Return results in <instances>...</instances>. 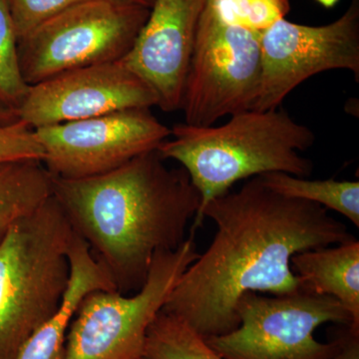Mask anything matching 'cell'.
<instances>
[{
    "label": "cell",
    "instance_id": "cell-1",
    "mask_svg": "<svg viewBox=\"0 0 359 359\" xmlns=\"http://www.w3.org/2000/svg\"><path fill=\"white\" fill-rule=\"evenodd\" d=\"M205 218L216 226L215 237L184 271L162 309L205 339L238 327L236 309L245 292L283 295L301 290L292 268L295 254L354 238L327 209L280 195L261 176L210 201L198 228Z\"/></svg>",
    "mask_w": 359,
    "mask_h": 359
},
{
    "label": "cell",
    "instance_id": "cell-2",
    "mask_svg": "<svg viewBox=\"0 0 359 359\" xmlns=\"http://www.w3.org/2000/svg\"><path fill=\"white\" fill-rule=\"evenodd\" d=\"M165 161L154 150L107 173L51 176L52 196L71 228L122 294L143 287L156 255L186 240L200 210V193L186 170Z\"/></svg>",
    "mask_w": 359,
    "mask_h": 359
},
{
    "label": "cell",
    "instance_id": "cell-3",
    "mask_svg": "<svg viewBox=\"0 0 359 359\" xmlns=\"http://www.w3.org/2000/svg\"><path fill=\"white\" fill-rule=\"evenodd\" d=\"M170 137L158 151L165 160L180 163L201 196L192 233L205 205L241 180L276 172L308 178L313 171V162L299 152L313 146L316 135L278 108L245 111L221 126L180 123Z\"/></svg>",
    "mask_w": 359,
    "mask_h": 359
},
{
    "label": "cell",
    "instance_id": "cell-4",
    "mask_svg": "<svg viewBox=\"0 0 359 359\" xmlns=\"http://www.w3.org/2000/svg\"><path fill=\"white\" fill-rule=\"evenodd\" d=\"M53 196L16 222L0 242V359L23 344L62 304L74 238Z\"/></svg>",
    "mask_w": 359,
    "mask_h": 359
},
{
    "label": "cell",
    "instance_id": "cell-5",
    "mask_svg": "<svg viewBox=\"0 0 359 359\" xmlns=\"http://www.w3.org/2000/svg\"><path fill=\"white\" fill-rule=\"evenodd\" d=\"M195 235L176 250L158 252L138 292L94 290L85 295L71 321L62 359H142L149 327L199 257Z\"/></svg>",
    "mask_w": 359,
    "mask_h": 359
},
{
    "label": "cell",
    "instance_id": "cell-6",
    "mask_svg": "<svg viewBox=\"0 0 359 359\" xmlns=\"http://www.w3.org/2000/svg\"><path fill=\"white\" fill-rule=\"evenodd\" d=\"M150 8L110 0H84L45 21L18 40L26 83L78 68L124 58L147 20Z\"/></svg>",
    "mask_w": 359,
    "mask_h": 359
},
{
    "label": "cell",
    "instance_id": "cell-7",
    "mask_svg": "<svg viewBox=\"0 0 359 359\" xmlns=\"http://www.w3.org/2000/svg\"><path fill=\"white\" fill-rule=\"evenodd\" d=\"M235 330L205 341L224 359H332L344 337L321 342L314 332L325 323L353 327V318L334 297L301 290L294 294L245 292L237 304Z\"/></svg>",
    "mask_w": 359,
    "mask_h": 359
},
{
    "label": "cell",
    "instance_id": "cell-8",
    "mask_svg": "<svg viewBox=\"0 0 359 359\" xmlns=\"http://www.w3.org/2000/svg\"><path fill=\"white\" fill-rule=\"evenodd\" d=\"M262 78L261 33L224 22L208 4L184 85L185 123L212 126L252 109Z\"/></svg>",
    "mask_w": 359,
    "mask_h": 359
},
{
    "label": "cell",
    "instance_id": "cell-9",
    "mask_svg": "<svg viewBox=\"0 0 359 359\" xmlns=\"http://www.w3.org/2000/svg\"><path fill=\"white\" fill-rule=\"evenodd\" d=\"M262 78L252 110L280 107L313 75L344 69L359 81V0L334 22L297 25L283 18L261 33Z\"/></svg>",
    "mask_w": 359,
    "mask_h": 359
},
{
    "label": "cell",
    "instance_id": "cell-10",
    "mask_svg": "<svg viewBox=\"0 0 359 359\" xmlns=\"http://www.w3.org/2000/svg\"><path fill=\"white\" fill-rule=\"evenodd\" d=\"M48 173L81 179L112 171L137 156L158 150L171 136L150 109H127L34 129Z\"/></svg>",
    "mask_w": 359,
    "mask_h": 359
},
{
    "label": "cell",
    "instance_id": "cell-11",
    "mask_svg": "<svg viewBox=\"0 0 359 359\" xmlns=\"http://www.w3.org/2000/svg\"><path fill=\"white\" fill-rule=\"evenodd\" d=\"M158 106L153 89L122 60L61 73L30 86L18 117L32 129Z\"/></svg>",
    "mask_w": 359,
    "mask_h": 359
},
{
    "label": "cell",
    "instance_id": "cell-12",
    "mask_svg": "<svg viewBox=\"0 0 359 359\" xmlns=\"http://www.w3.org/2000/svg\"><path fill=\"white\" fill-rule=\"evenodd\" d=\"M210 0H154L129 53L121 59L155 92L164 112L181 110L198 26Z\"/></svg>",
    "mask_w": 359,
    "mask_h": 359
},
{
    "label": "cell",
    "instance_id": "cell-13",
    "mask_svg": "<svg viewBox=\"0 0 359 359\" xmlns=\"http://www.w3.org/2000/svg\"><path fill=\"white\" fill-rule=\"evenodd\" d=\"M68 257L69 283L60 308L26 340L16 359H62L71 321L85 295L94 290H116L109 276L76 233Z\"/></svg>",
    "mask_w": 359,
    "mask_h": 359
},
{
    "label": "cell",
    "instance_id": "cell-14",
    "mask_svg": "<svg viewBox=\"0 0 359 359\" xmlns=\"http://www.w3.org/2000/svg\"><path fill=\"white\" fill-rule=\"evenodd\" d=\"M292 268L302 290L334 297L351 313V327L359 330V242L355 238L297 252Z\"/></svg>",
    "mask_w": 359,
    "mask_h": 359
},
{
    "label": "cell",
    "instance_id": "cell-15",
    "mask_svg": "<svg viewBox=\"0 0 359 359\" xmlns=\"http://www.w3.org/2000/svg\"><path fill=\"white\" fill-rule=\"evenodd\" d=\"M52 195V177L41 161L0 164V242L16 222Z\"/></svg>",
    "mask_w": 359,
    "mask_h": 359
},
{
    "label": "cell",
    "instance_id": "cell-16",
    "mask_svg": "<svg viewBox=\"0 0 359 359\" xmlns=\"http://www.w3.org/2000/svg\"><path fill=\"white\" fill-rule=\"evenodd\" d=\"M264 184L287 197L309 201L339 212L358 228L359 182L309 180L287 173L261 175Z\"/></svg>",
    "mask_w": 359,
    "mask_h": 359
},
{
    "label": "cell",
    "instance_id": "cell-17",
    "mask_svg": "<svg viewBox=\"0 0 359 359\" xmlns=\"http://www.w3.org/2000/svg\"><path fill=\"white\" fill-rule=\"evenodd\" d=\"M142 359H224L186 321L161 311L149 327Z\"/></svg>",
    "mask_w": 359,
    "mask_h": 359
},
{
    "label": "cell",
    "instance_id": "cell-18",
    "mask_svg": "<svg viewBox=\"0 0 359 359\" xmlns=\"http://www.w3.org/2000/svg\"><path fill=\"white\" fill-rule=\"evenodd\" d=\"M30 86L23 79L18 39L6 0H0V104L18 112Z\"/></svg>",
    "mask_w": 359,
    "mask_h": 359
},
{
    "label": "cell",
    "instance_id": "cell-19",
    "mask_svg": "<svg viewBox=\"0 0 359 359\" xmlns=\"http://www.w3.org/2000/svg\"><path fill=\"white\" fill-rule=\"evenodd\" d=\"M224 22L263 33L290 11V0H210Z\"/></svg>",
    "mask_w": 359,
    "mask_h": 359
},
{
    "label": "cell",
    "instance_id": "cell-20",
    "mask_svg": "<svg viewBox=\"0 0 359 359\" xmlns=\"http://www.w3.org/2000/svg\"><path fill=\"white\" fill-rule=\"evenodd\" d=\"M81 1L84 0H6L18 40Z\"/></svg>",
    "mask_w": 359,
    "mask_h": 359
},
{
    "label": "cell",
    "instance_id": "cell-21",
    "mask_svg": "<svg viewBox=\"0 0 359 359\" xmlns=\"http://www.w3.org/2000/svg\"><path fill=\"white\" fill-rule=\"evenodd\" d=\"M43 150L34 129L18 120L0 126V164L14 161L43 159Z\"/></svg>",
    "mask_w": 359,
    "mask_h": 359
},
{
    "label": "cell",
    "instance_id": "cell-22",
    "mask_svg": "<svg viewBox=\"0 0 359 359\" xmlns=\"http://www.w3.org/2000/svg\"><path fill=\"white\" fill-rule=\"evenodd\" d=\"M348 327L341 348L332 359H359V330Z\"/></svg>",
    "mask_w": 359,
    "mask_h": 359
},
{
    "label": "cell",
    "instance_id": "cell-23",
    "mask_svg": "<svg viewBox=\"0 0 359 359\" xmlns=\"http://www.w3.org/2000/svg\"><path fill=\"white\" fill-rule=\"evenodd\" d=\"M18 112L9 109L6 106H2L0 104V126H6V125L13 124V123L18 121Z\"/></svg>",
    "mask_w": 359,
    "mask_h": 359
},
{
    "label": "cell",
    "instance_id": "cell-24",
    "mask_svg": "<svg viewBox=\"0 0 359 359\" xmlns=\"http://www.w3.org/2000/svg\"><path fill=\"white\" fill-rule=\"evenodd\" d=\"M110 1L120 2V4H133V6H143L151 8L154 0H110Z\"/></svg>",
    "mask_w": 359,
    "mask_h": 359
},
{
    "label": "cell",
    "instance_id": "cell-25",
    "mask_svg": "<svg viewBox=\"0 0 359 359\" xmlns=\"http://www.w3.org/2000/svg\"><path fill=\"white\" fill-rule=\"evenodd\" d=\"M316 2L320 4L321 6L325 7V8H332L339 4V0H316Z\"/></svg>",
    "mask_w": 359,
    "mask_h": 359
}]
</instances>
